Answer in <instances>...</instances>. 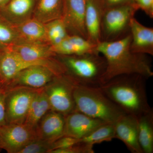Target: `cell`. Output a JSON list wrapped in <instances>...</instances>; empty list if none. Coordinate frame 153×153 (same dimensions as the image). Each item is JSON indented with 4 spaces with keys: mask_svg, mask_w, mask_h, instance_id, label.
I'll list each match as a JSON object with an SVG mask.
<instances>
[{
    "mask_svg": "<svg viewBox=\"0 0 153 153\" xmlns=\"http://www.w3.org/2000/svg\"><path fill=\"white\" fill-rule=\"evenodd\" d=\"M93 148V146L79 142L70 147L55 150L50 153H94Z\"/></svg>",
    "mask_w": 153,
    "mask_h": 153,
    "instance_id": "28",
    "label": "cell"
},
{
    "mask_svg": "<svg viewBox=\"0 0 153 153\" xmlns=\"http://www.w3.org/2000/svg\"><path fill=\"white\" fill-rule=\"evenodd\" d=\"M51 110L44 87L37 90L33 97L24 123L36 130L42 118Z\"/></svg>",
    "mask_w": 153,
    "mask_h": 153,
    "instance_id": "20",
    "label": "cell"
},
{
    "mask_svg": "<svg viewBox=\"0 0 153 153\" xmlns=\"http://www.w3.org/2000/svg\"><path fill=\"white\" fill-rule=\"evenodd\" d=\"M52 143L46 140L37 138L23 148L19 153H49Z\"/></svg>",
    "mask_w": 153,
    "mask_h": 153,
    "instance_id": "27",
    "label": "cell"
},
{
    "mask_svg": "<svg viewBox=\"0 0 153 153\" xmlns=\"http://www.w3.org/2000/svg\"><path fill=\"white\" fill-rule=\"evenodd\" d=\"M73 96L76 110L94 118L114 123L126 114L102 92L100 86L75 85Z\"/></svg>",
    "mask_w": 153,
    "mask_h": 153,
    "instance_id": "4",
    "label": "cell"
},
{
    "mask_svg": "<svg viewBox=\"0 0 153 153\" xmlns=\"http://www.w3.org/2000/svg\"><path fill=\"white\" fill-rule=\"evenodd\" d=\"M37 0H10L0 9V15L14 26L33 18Z\"/></svg>",
    "mask_w": 153,
    "mask_h": 153,
    "instance_id": "15",
    "label": "cell"
},
{
    "mask_svg": "<svg viewBox=\"0 0 153 153\" xmlns=\"http://www.w3.org/2000/svg\"><path fill=\"white\" fill-rule=\"evenodd\" d=\"M105 9L133 3V0H102Z\"/></svg>",
    "mask_w": 153,
    "mask_h": 153,
    "instance_id": "32",
    "label": "cell"
},
{
    "mask_svg": "<svg viewBox=\"0 0 153 153\" xmlns=\"http://www.w3.org/2000/svg\"><path fill=\"white\" fill-rule=\"evenodd\" d=\"M79 143V139L72 137L63 136L52 143L49 153L55 150L61 149L72 146Z\"/></svg>",
    "mask_w": 153,
    "mask_h": 153,
    "instance_id": "29",
    "label": "cell"
},
{
    "mask_svg": "<svg viewBox=\"0 0 153 153\" xmlns=\"http://www.w3.org/2000/svg\"><path fill=\"white\" fill-rule=\"evenodd\" d=\"M133 4L137 10L143 11L151 19L153 18V0H133Z\"/></svg>",
    "mask_w": 153,
    "mask_h": 153,
    "instance_id": "31",
    "label": "cell"
},
{
    "mask_svg": "<svg viewBox=\"0 0 153 153\" xmlns=\"http://www.w3.org/2000/svg\"><path fill=\"white\" fill-rule=\"evenodd\" d=\"M131 41L129 33L118 40L101 41L97 44L96 50L105 57L106 62L102 85L115 76L124 74H139L147 79L153 76L151 59L147 55L133 52Z\"/></svg>",
    "mask_w": 153,
    "mask_h": 153,
    "instance_id": "1",
    "label": "cell"
},
{
    "mask_svg": "<svg viewBox=\"0 0 153 153\" xmlns=\"http://www.w3.org/2000/svg\"><path fill=\"white\" fill-rule=\"evenodd\" d=\"M0 82H1V80H0Z\"/></svg>",
    "mask_w": 153,
    "mask_h": 153,
    "instance_id": "36",
    "label": "cell"
},
{
    "mask_svg": "<svg viewBox=\"0 0 153 153\" xmlns=\"http://www.w3.org/2000/svg\"><path fill=\"white\" fill-rule=\"evenodd\" d=\"M9 46L19 57L26 61L46 60L57 56L47 43L23 42Z\"/></svg>",
    "mask_w": 153,
    "mask_h": 153,
    "instance_id": "18",
    "label": "cell"
},
{
    "mask_svg": "<svg viewBox=\"0 0 153 153\" xmlns=\"http://www.w3.org/2000/svg\"><path fill=\"white\" fill-rule=\"evenodd\" d=\"M47 66L57 75L63 74L64 68L59 60L53 58L38 61H26L14 53L9 46L0 51V80L6 85L20 71L35 65Z\"/></svg>",
    "mask_w": 153,
    "mask_h": 153,
    "instance_id": "6",
    "label": "cell"
},
{
    "mask_svg": "<svg viewBox=\"0 0 153 153\" xmlns=\"http://www.w3.org/2000/svg\"><path fill=\"white\" fill-rule=\"evenodd\" d=\"M115 138L114 123H106L99 126L90 134L79 139V142L93 146Z\"/></svg>",
    "mask_w": 153,
    "mask_h": 153,
    "instance_id": "24",
    "label": "cell"
},
{
    "mask_svg": "<svg viewBox=\"0 0 153 153\" xmlns=\"http://www.w3.org/2000/svg\"><path fill=\"white\" fill-rule=\"evenodd\" d=\"M138 140L143 153H153V109L137 118Z\"/></svg>",
    "mask_w": 153,
    "mask_h": 153,
    "instance_id": "23",
    "label": "cell"
},
{
    "mask_svg": "<svg viewBox=\"0 0 153 153\" xmlns=\"http://www.w3.org/2000/svg\"><path fill=\"white\" fill-rule=\"evenodd\" d=\"M2 149L1 148V144H0V151Z\"/></svg>",
    "mask_w": 153,
    "mask_h": 153,
    "instance_id": "35",
    "label": "cell"
},
{
    "mask_svg": "<svg viewBox=\"0 0 153 153\" xmlns=\"http://www.w3.org/2000/svg\"><path fill=\"white\" fill-rule=\"evenodd\" d=\"M76 84L65 74L55 76L45 87L51 110L66 117L76 110L73 91Z\"/></svg>",
    "mask_w": 153,
    "mask_h": 153,
    "instance_id": "7",
    "label": "cell"
},
{
    "mask_svg": "<svg viewBox=\"0 0 153 153\" xmlns=\"http://www.w3.org/2000/svg\"><path fill=\"white\" fill-rule=\"evenodd\" d=\"M115 138L125 144L132 153H143L138 140L137 118L131 115L124 114L114 123Z\"/></svg>",
    "mask_w": 153,
    "mask_h": 153,
    "instance_id": "13",
    "label": "cell"
},
{
    "mask_svg": "<svg viewBox=\"0 0 153 153\" xmlns=\"http://www.w3.org/2000/svg\"><path fill=\"white\" fill-rule=\"evenodd\" d=\"M14 26L19 35V43L23 42L47 43L45 24L39 22L36 19L32 18L21 25Z\"/></svg>",
    "mask_w": 153,
    "mask_h": 153,
    "instance_id": "21",
    "label": "cell"
},
{
    "mask_svg": "<svg viewBox=\"0 0 153 153\" xmlns=\"http://www.w3.org/2000/svg\"><path fill=\"white\" fill-rule=\"evenodd\" d=\"M10 0H0V9L5 5Z\"/></svg>",
    "mask_w": 153,
    "mask_h": 153,
    "instance_id": "33",
    "label": "cell"
},
{
    "mask_svg": "<svg viewBox=\"0 0 153 153\" xmlns=\"http://www.w3.org/2000/svg\"><path fill=\"white\" fill-rule=\"evenodd\" d=\"M37 138L36 130L24 123H6L0 127V144L8 153H19Z\"/></svg>",
    "mask_w": 153,
    "mask_h": 153,
    "instance_id": "9",
    "label": "cell"
},
{
    "mask_svg": "<svg viewBox=\"0 0 153 153\" xmlns=\"http://www.w3.org/2000/svg\"><path fill=\"white\" fill-rule=\"evenodd\" d=\"M146 79L139 74H124L114 77L100 88L126 114L137 118L152 109L148 102Z\"/></svg>",
    "mask_w": 153,
    "mask_h": 153,
    "instance_id": "2",
    "label": "cell"
},
{
    "mask_svg": "<svg viewBox=\"0 0 153 153\" xmlns=\"http://www.w3.org/2000/svg\"><path fill=\"white\" fill-rule=\"evenodd\" d=\"M96 46L81 36L68 35L59 44L51 46V49L56 55H80L96 51Z\"/></svg>",
    "mask_w": 153,
    "mask_h": 153,
    "instance_id": "19",
    "label": "cell"
},
{
    "mask_svg": "<svg viewBox=\"0 0 153 153\" xmlns=\"http://www.w3.org/2000/svg\"><path fill=\"white\" fill-rule=\"evenodd\" d=\"M63 0H37L33 18L44 24L61 19Z\"/></svg>",
    "mask_w": 153,
    "mask_h": 153,
    "instance_id": "22",
    "label": "cell"
},
{
    "mask_svg": "<svg viewBox=\"0 0 153 153\" xmlns=\"http://www.w3.org/2000/svg\"><path fill=\"white\" fill-rule=\"evenodd\" d=\"M19 42V35L15 26L0 15V43L10 46Z\"/></svg>",
    "mask_w": 153,
    "mask_h": 153,
    "instance_id": "26",
    "label": "cell"
},
{
    "mask_svg": "<svg viewBox=\"0 0 153 153\" xmlns=\"http://www.w3.org/2000/svg\"><path fill=\"white\" fill-rule=\"evenodd\" d=\"M137 11L132 4L105 10L101 25V41H116L130 33V23Z\"/></svg>",
    "mask_w": 153,
    "mask_h": 153,
    "instance_id": "5",
    "label": "cell"
},
{
    "mask_svg": "<svg viewBox=\"0 0 153 153\" xmlns=\"http://www.w3.org/2000/svg\"><path fill=\"white\" fill-rule=\"evenodd\" d=\"M38 89L25 87H8L6 97L7 123H24Z\"/></svg>",
    "mask_w": 153,
    "mask_h": 153,
    "instance_id": "8",
    "label": "cell"
},
{
    "mask_svg": "<svg viewBox=\"0 0 153 153\" xmlns=\"http://www.w3.org/2000/svg\"><path fill=\"white\" fill-rule=\"evenodd\" d=\"M65 75L76 85L100 87L106 68L105 57L97 51L80 55H60Z\"/></svg>",
    "mask_w": 153,
    "mask_h": 153,
    "instance_id": "3",
    "label": "cell"
},
{
    "mask_svg": "<svg viewBox=\"0 0 153 153\" xmlns=\"http://www.w3.org/2000/svg\"><path fill=\"white\" fill-rule=\"evenodd\" d=\"M102 0H86L85 24L87 39L93 44L101 42V25L105 10Z\"/></svg>",
    "mask_w": 153,
    "mask_h": 153,
    "instance_id": "17",
    "label": "cell"
},
{
    "mask_svg": "<svg viewBox=\"0 0 153 153\" xmlns=\"http://www.w3.org/2000/svg\"><path fill=\"white\" fill-rule=\"evenodd\" d=\"M7 46H6V45H4V44L0 43V51L2 50L3 49H4Z\"/></svg>",
    "mask_w": 153,
    "mask_h": 153,
    "instance_id": "34",
    "label": "cell"
},
{
    "mask_svg": "<svg viewBox=\"0 0 153 153\" xmlns=\"http://www.w3.org/2000/svg\"><path fill=\"white\" fill-rule=\"evenodd\" d=\"M65 116L50 110L38 123L36 131L37 137L53 143L64 136Z\"/></svg>",
    "mask_w": 153,
    "mask_h": 153,
    "instance_id": "14",
    "label": "cell"
},
{
    "mask_svg": "<svg viewBox=\"0 0 153 153\" xmlns=\"http://www.w3.org/2000/svg\"><path fill=\"white\" fill-rule=\"evenodd\" d=\"M105 123L75 110L65 117L64 136L80 139Z\"/></svg>",
    "mask_w": 153,
    "mask_h": 153,
    "instance_id": "12",
    "label": "cell"
},
{
    "mask_svg": "<svg viewBox=\"0 0 153 153\" xmlns=\"http://www.w3.org/2000/svg\"><path fill=\"white\" fill-rule=\"evenodd\" d=\"M130 33L131 49L133 52L153 56V28L144 26L134 17L130 23Z\"/></svg>",
    "mask_w": 153,
    "mask_h": 153,
    "instance_id": "16",
    "label": "cell"
},
{
    "mask_svg": "<svg viewBox=\"0 0 153 153\" xmlns=\"http://www.w3.org/2000/svg\"><path fill=\"white\" fill-rule=\"evenodd\" d=\"M86 0H63L61 19L69 35L87 39L85 24Z\"/></svg>",
    "mask_w": 153,
    "mask_h": 153,
    "instance_id": "11",
    "label": "cell"
},
{
    "mask_svg": "<svg viewBox=\"0 0 153 153\" xmlns=\"http://www.w3.org/2000/svg\"><path fill=\"white\" fill-rule=\"evenodd\" d=\"M57 76L59 75L49 67L35 65L19 72L7 86L39 89L45 87Z\"/></svg>",
    "mask_w": 153,
    "mask_h": 153,
    "instance_id": "10",
    "label": "cell"
},
{
    "mask_svg": "<svg viewBox=\"0 0 153 153\" xmlns=\"http://www.w3.org/2000/svg\"><path fill=\"white\" fill-rule=\"evenodd\" d=\"M47 43L55 46L64 40L69 34L62 19L45 24Z\"/></svg>",
    "mask_w": 153,
    "mask_h": 153,
    "instance_id": "25",
    "label": "cell"
},
{
    "mask_svg": "<svg viewBox=\"0 0 153 153\" xmlns=\"http://www.w3.org/2000/svg\"><path fill=\"white\" fill-rule=\"evenodd\" d=\"M8 87L0 82V127L7 123L6 120V97Z\"/></svg>",
    "mask_w": 153,
    "mask_h": 153,
    "instance_id": "30",
    "label": "cell"
}]
</instances>
